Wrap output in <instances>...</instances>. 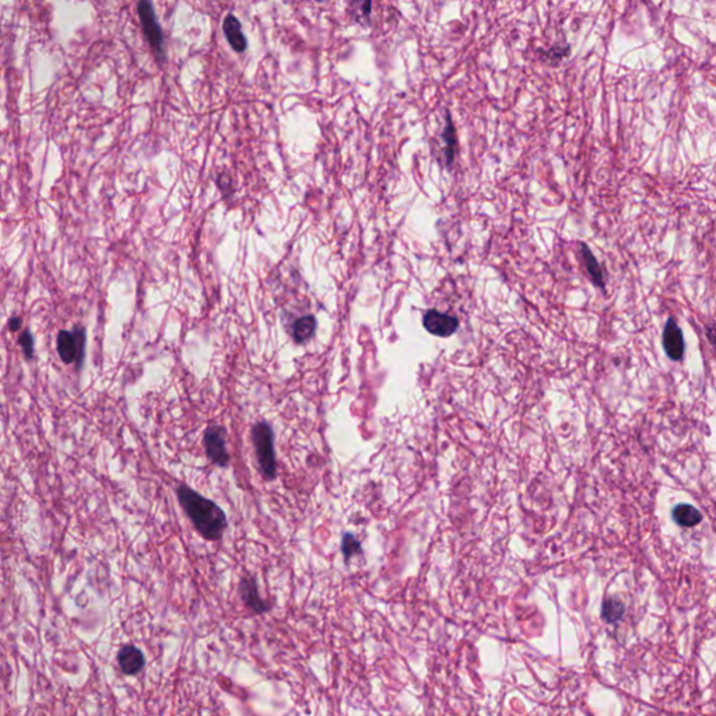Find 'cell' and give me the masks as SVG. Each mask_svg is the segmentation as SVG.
I'll use <instances>...</instances> for the list:
<instances>
[{
  "label": "cell",
  "instance_id": "3957f363",
  "mask_svg": "<svg viewBox=\"0 0 716 716\" xmlns=\"http://www.w3.org/2000/svg\"><path fill=\"white\" fill-rule=\"evenodd\" d=\"M86 348V331L84 328L76 326L73 331H60L58 335V353L64 364H77L79 367L84 360Z\"/></svg>",
  "mask_w": 716,
  "mask_h": 716
},
{
  "label": "cell",
  "instance_id": "5bb4252c",
  "mask_svg": "<svg viewBox=\"0 0 716 716\" xmlns=\"http://www.w3.org/2000/svg\"><path fill=\"white\" fill-rule=\"evenodd\" d=\"M315 329H316L315 316L307 315V316L297 319L293 324V331H291L294 342H297V343L308 342L313 336Z\"/></svg>",
  "mask_w": 716,
  "mask_h": 716
},
{
  "label": "cell",
  "instance_id": "8992f818",
  "mask_svg": "<svg viewBox=\"0 0 716 716\" xmlns=\"http://www.w3.org/2000/svg\"><path fill=\"white\" fill-rule=\"evenodd\" d=\"M422 324L429 333L438 337H449L459 328V320L456 316L442 313L435 309H429L424 315Z\"/></svg>",
  "mask_w": 716,
  "mask_h": 716
},
{
  "label": "cell",
  "instance_id": "4fadbf2b",
  "mask_svg": "<svg viewBox=\"0 0 716 716\" xmlns=\"http://www.w3.org/2000/svg\"><path fill=\"white\" fill-rule=\"evenodd\" d=\"M673 519L680 526L693 527L702 521V514L690 504H680L673 510Z\"/></svg>",
  "mask_w": 716,
  "mask_h": 716
},
{
  "label": "cell",
  "instance_id": "5b68a950",
  "mask_svg": "<svg viewBox=\"0 0 716 716\" xmlns=\"http://www.w3.org/2000/svg\"><path fill=\"white\" fill-rule=\"evenodd\" d=\"M204 449L211 463L219 468H226L230 455L226 445V429L220 425H211L204 433Z\"/></svg>",
  "mask_w": 716,
  "mask_h": 716
},
{
  "label": "cell",
  "instance_id": "2e32d148",
  "mask_svg": "<svg viewBox=\"0 0 716 716\" xmlns=\"http://www.w3.org/2000/svg\"><path fill=\"white\" fill-rule=\"evenodd\" d=\"M342 550H343V554L346 558L354 556L355 553H360L361 551V546L360 543H358L355 540V537L351 536V534H344L343 537V545H342Z\"/></svg>",
  "mask_w": 716,
  "mask_h": 716
},
{
  "label": "cell",
  "instance_id": "52a82bcc",
  "mask_svg": "<svg viewBox=\"0 0 716 716\" xmlns=\"http://www.w3.org/2000/svg\"><path fill=\"white\" fill-rule=\"evenodd\" d=\"M663 347L666 354L674 361L682 360L684 354V339L683 332L680 326L676 324V320L670 318L665 326L663 332Z\"/></svg>",
  "mask_w": 716,
  "mask_h": 716
},
{
  "label": "cell",
  "instance_id": "e0dca14e",
  "mask_svg": "<svg viewBox=\"0 0 716 716\" xmlns=\"http://www.w3.org/2000/svg\"><path fill=\"white\" fill-rule=\"evenodd\" d=\"M19 343L23 347V353H24L27 360H31V358L34 357V337L29 333V331H24L21 333V336L19 339Z\"/></svg>",
  "mask_w": 716,
  "mask_h": 716
},
{
  "label": "cell",
  "instance_id": "30bf717a",
  "mask_svg": "<svg viewBox=\"0 0 716 716\" xmlns=\"http://www.w3.org/2000/svg\"><path fill=\"white\" fill-rule=\"evenodd\" d=\"M119 666L125 674H136L145 666V656L134 647H123L118 655Z\"/></svg>",
  "mask_w": 716,
  "mask_h": 716
},
{
  "label": "cell",
  "instance_id": "ba28073f",
  "mask_svg": "<svg viewBox=\"0 0 716 716\" xmlns=\"http://www.w3.org/2000/svg\"><path fill=\"white\" fill-rule=\"evenodd\" d=\"M223 29H224L226 37H227V41L230 43V45L232 47L234 51L241 53V52H243L246 49L248 41L245 38V35L242 34V25H241L239 20L235 16L228 14L224 19Z\"/></svg>",
  "mask_w": 716,
  "mask_h": 716
},
{
  "label": "cell",
  "instance_id": "ac0fdd59",
  "mask_svg": "<svg viewBox=\"0 0 716 716\" xmlns=\"http://www.w3.org/2000/svg\"><path fill=\"white\" fill-rule=\"evenodd\" d=\"M21 325H23V322H21V318H19V316H13V318L9 320V329H10L12 332H17V331H20V329H21Z\"/></svg>",
  "mask_w": 716,
  "mask_h": 716
},
{
  "label": "cell",
  "instance_id": "277c9868",
  "mask_svg": "<svg viewBox=\"0 0 716 716\" xmlns=\"http://www.w3.org/2000/svg\"><path fill=\"white\" fill-rule=\"evenodd\" d=\"M137 12L149 44L158 55V58H164V35L157 21L153 5L147 2V0H141L137 6Z\"/></svg>",
  "mask_w": 716,
  "mask_h": 716
},
{
  "label": "cell",
  "instance_id": "7a4b0ae2",
  "mask_svg": "<svg viewBox=\"0 0 716 716\" xmlns=\"http://www.w3.org/2000/svg\"><path fill=\"white\" fill-rule=\"evenodd\" d=\"M252 441L256 452L259 469L266 480L276 477V456H274V435L272 427L265 422H256L252 428Z\"/></svg>",
  "mask_w": 716,
  "mask_h": 716
},
{
  "label": "cell",
  "instance_id": "6da1fadb",
  "mask_svg": "<svg viewBox=\"0 0 716 716\" xmlns=\"http://www.w3.org/2000/svg\"><path fill=\"white\" fill-rule=\"evenodd\" d=\"M176 494L179 504L182 505L202 537L206 540H220L227 527L224 511L211 499L200 495L185 484L178 486Z\"/></svg>",
  "mask_w": 716,
  "mask_h": 716
},
{
  "label": "cell",
  "instance_id": "8fae6325",
  "mask_svg": "<svg viewBox=\"0 0 716 716\" xmlns=\"http://www.w3.org/2000/svg\"><path fill=\"white\" fill-rule=\"evenodd\" d=\"M442 139L445 141V147H444L445 165L448 168H451L453 165V163H455V158H456L457 134H456V128L453 125V121H452L449 112H446V123H445V128H444V132H442Z\"/></svg>",
  "mask_w": 716,
  "mask_h": 716
},
{
  "label": "cell",
  "instance_id": "7c38bea8",
  "mask_svg": "<svg viewBox=\"0 0 716 716\" xmlns=\"http://www.w3.org/2000/svg\"><path fill=\"white\" fill-rule=\"evenodd\" d=\"M581 254H582V259H584L586 272L590 276L592 281L597 285V287L604 290L606 283H604L603 270H601L597 259L595 258V255L592 254V250L589 249V246L586 243H581Z\"/></svg>",
  "mask_w": 716,
  "mask_h": 716
},
{
  "label": "cell",
  "instance_id": "9a60e30c",
  "mask_svg": "<svg viewBox=\"0 0 716 716\" xmlns=\"http://www.w3.org/2000/svg\"><path fill=\"white\" fill-rule=\"evenodd\" d=\"M625 612L624 603L617 597H607L603 601V610L601 616L607 623H616L621 619V616Z\"/></svg>",
  "mask_w": 716,
  "mask_h": 716
},
{
  "label": "cell",
  "instance_id": "9c48e42d",
  "mask_svg": "<svg viewBox=\"0 0 716 716\" xmlns=\"http://www.w3.org/2000/svg\"><path fill=\"white\" fill-rule=\"evenodd\" d=\"M239 592H241V596H242L243 601L246 603V606H249L256 613H263L267 610V606L259 596L258 585H256L255 580L243 578L239 584Z\"/></svg>",
  "mask_w": 716,
  "mask_h": 716
}]
</instances>
